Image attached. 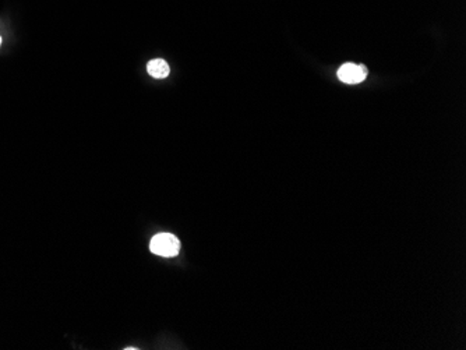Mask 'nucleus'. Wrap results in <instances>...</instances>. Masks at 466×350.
<instances>
[{"instance_id":"obj_2","label":"nucleus","mask_w":466,"mask_h":350,"mask_svg":"<svg viewBox=\"0 0 466 350\" xmlns=\"http://www.w3.org/2000/svg\"><path fill=\"white\" fill-rule=\"evenodd\" d=\"M338 79L345 84H359L363 83L368 74L366 66L363 65H353V63H345L338 69Z\"/></svg>"},{"instance_id":"obj_3","label":"nucleus","mask_w":466,"mask_h":350,"mask_svg":"<svg viewBox=\"0 0 466 350\" xmlns=\"http://www.w3.org/2000/svg\"><path fill=\"white\" fill-rule=\"evenodd\" d=\"M147 72L151 77L162 80V79H166L169 76L171 67L164 59H152L147 65Z\"/></svg>"},{"instance_id":"obj_1","label":"nucleus","mask_w":466,"mask_h":350,"mask_svg":"<svg viewBox=\"0 0 466 350\" xmlns=\"http://www.w3.org/2000/svg\"><path fill=\"white\" fill-rule=\"evenodd\" d=\"M149 248L154 254L161 257H176L180 251V240L171 234H159L152 237Z\"/></svg>"},{"instance_id":"obj_4","label":"nucleus","mask_w":466,"mask_h":350,"mask_svg":"<svg viewBox=\"0 0 466 350\" xmlns=\"http://www.w3.org/2000/svg\"><path fill=\"white\" fill-rule=\"evenodd\" d=\"M0 45H1V36H0Z\"/></svg>"}]
</instances>
